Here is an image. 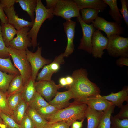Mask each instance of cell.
<instances>
[{"label": "cell", "mask_w": 128, "mask_h": 128, "mask_svg": "<svg viewBox=\"0 0 128 128\" xmlns=\"http://www.w3.org/2000/svg\"><path fill=\"white\" fill-rule=\"evenodd\" d=\"M88 75L87 70L83 68L73 72L72 76L73 82L68 87L73 93L74 102L85 104L89 97L100 95V88L89 79Z\"/></svg>", "instance_id": "1"}, {"label": "cell", "mask_w": 128, "mask_h": 128, "mask_svg": "<svg viewBox=\"0 0 128 128\" xmlns=\"http://www.w3.org/2000/svg\"><path fill=\"white\" fill-rule=\"evenodd\" d=\"M88 106L85 104L73 102L67 107L59 110L55 113L46 120L52 123L63 121L70 126L77 120L84 119Z\"/></svg>", "instance_id": "2"}, {"label": "cell", "mask_w": 128, "mask_h": 128, "mask_svg": "<svg viewBox=\"0 0 128 128\" xmlns=\"http://www.w3.org/2000/svg\"><path fill=\"white\" fill-rule=\"evenodd\" d=\"M54 9H47L41 0H37V5L35 10V18L33 26L29 31L28 35L31 40L33 50L37 45V36L41 26L46 19L50 20L53 18Z\"/></svg>", "instance_id": "3"}, {"label": "cell", "mask_w": 128, "mask_h": 128, "mask_svg": "<svg viewBox=\"0 0 128 128\" xmlns=\"http://www.w3.org/2000/svg\"><path fill=\"white\" fill-rule=\"evenodd\" d=\"M7 48L14 66L22 76L24 86L32 75L31 67L26 56V51L18 50L10 46Z\"/></svg>", "instance_id": "4"}, {"label": "cell", "mask_w": 128, "mask_h": 128, "mask_svg": "<svg viewBox=\"0 0 128 128\" xmlns=\"http://www.w3.org/2000/svg\"><path fill=\"white\" fill-rule=\"evenodd\" d=\"M106 50L108 54L114 57L128 58V37L113 35L108 38Z\"/></svg>", "instance_id": "5"}, {"label": "cell", "mask_w": 128, "mask_h": 128, "mask_svg": "<svg viewBox=\"0 0 128 128\" xmlns=\"http://www.w3.org/2000/svg\"><path fill=\"white\" fill-rule=\"evenodd\" d=\"M80 11L73 0H59L54 9L53 14L67 21L71 20L73 17H77L80 15Z\"/></svg>", "instance_id": "6"}, {"label": "cell", "mask_w": 128, "mask_h": 128, "mask_svg": "<svg viewBox=\"0 0 128 128\" xmlns=\"http://www.w3.org/2000/svg\"><path fill=\"white\" fill-rule=\"evenodd\" d=\"M42 47H39L38 44L37 49L35 52H33L28 49L26 50V56L31 67L32 78L34 81H35L39 70L51 62V60L46 59L42 57Z\"/></svg>", "instance_id": "7"}, {"label": "cell", "mask_w": 128, "mask_h": 128, "mask_svg": "<svg viewBox=\"0 0 128 128\" xmlns=\"http://www.w3.org/2000/svg\"><path fill=\"white\" fill-rule=\"evenodd\" d=\"M91 22L97 30L102 31L105 32L107 38L112 35H120L124 33V28L121 25L114 21H108L101 17L98 16Z\"/></svg>", "instance_id": "8"}, {"label": "cell", "mask_w": 128, "mask_h": 128, "mask_svg": "<svg viewBox=\"0 0 128 128\" xmlns=\"http://www.w3.org/2000/svg\"><path fill=\"white\" fill-rule=\"evenodd\" d=\"M77 20L80 24L82 31V36L78 49L86 51L90 54L92 53V39L96 28L92 23L87 24L82 20L80 15L77 17Z\"/></svg>", "instance_id": "9"}, {"label": "cell", "mask_w": 128, "mask_h": 128, "mask_svg": "<svg viewBox=\"0 0 128 128\" xmlns=\"http://www.w3.org/2000/svg\"><path fill=\"white\" fill-rule=\"evenodd\" d=\"M36 92L48 101H50L55 95L57 90L63 87L60 84L56 85L54 81H40L36 82Z\"/></svg>", "instance_id": "10"}, {"label": "cell", "mask_w": 128, "mask_h": 128, "mask_svg": "<svg viewBox=\"0 0 128 128\" xmlns=\"http://www.w3.org/2000/svg\"><path fill=\"white\" fill-rule=\"evenodd\" d=\"M30 30L29 27H26L17 30V36L10 41L9 46L23 51L32 46L31 39L28 36Z\"/></svg>", "instance_id": "11"}, {"label": "cell", "mask_w": 128, "mask_h": 128, "mask_svg": "<svg viewBox=\"0 0 128 128\" xmlns=\"http://www.w3.org/2000/svg\"><path fill=\"white\" fill-rule=\"evenodd\" d=\"M108 39L99 30L94 31L92 39V53L93 57L96 58H102L104 52V50L106 49Z\"/></svg>", "instance_id": "12"}, {"label": "cell", "mask_w": 128, "mask_h": 128, "mask_svg": "<svg viewBox=\"0 0 128 128\" xmlns=\"http://www.w3.org/2000/svg\"><path fill=\"white\" fill-rule=\"evenodd\" d=\"M3 8L7 17L8 23L12 25L17 30L26 27H32L34 21L30 22L19 18L16 14L14 6Z\"/></svg>", "instance_id": "13"}, {"label": "cell", "mask_w": 128, "mask_h": 128, "mask_svg": "<svg viewBox=\"0 0 128 128\" xmlns=\"http://www.w3.org/2000/svg\"><path fill=\"white\" fill-rule=\"evenodd\" d=\"M64 30L67 38V44L63 55L64 57H68L74 50L73 41L76 22L71 20L66 21L63 23Z\"/></svg>", "instance_id": "14"}, {"label": "cell", "mask_w": 128, "mask_h": 128, "mask_svg": "<svg viewBox=\"0 0 128 128\" xmlns=\"http://www.w3.org/2000/svg\"><path fill=\"white\" fill-rule=\"evenodd\" d=\"M55 96L52 100L49 102V104L59 110L69 106L71 103L69 102V100L74 98L73 93L69 89L64 92L57 91Z\"/></svg>", "instance_id": "15"}, {"label": "cell", "mask_w": 128, "mask_h": 128, "mask_svg": "<svg viewBox=\"0 0 128 128\" xmlns=\"http://www.w3.org/2000/svg\"><path fill=\"white\" fill-rule=\"evenodd\" d=\"M101 96L103 98L111 102L115 106L120 108L124 101L128 103V86L124 87L121 91L117 92H111L107 95Z\"/></svg>", "instance_id": "16"}, {"label": "cell", "mask_w": 128, "mask_h": 128, "mask_svg": "<svg viewBox=\"0 0 128 128\" xmlns=\"http://www.w3.org/2000/svg\"><path fill=\"white\" fill-rule=\"evenodd\" d=\"M100 95L89 97L85 104L91 109L99 111H104L113 105L110 101L103 98Z\"/></svg>", "instance_id": "17"}, {"label": "cell", "mask_w": 128, "mask_h": 128, "mask_svg": "<svg viewBox=\"0 0 128 128\" xmlns=\"http://www.w3.org/2000/svg\"><path fill=\"white\" fill-rule=\"evenodd\" d=\"M80 10L89 8L97 9L103 12L106 9L107 5L103 0H73Z\"/></svg>", "instance_id": "18"}, {"label": "cell", "mask_w": 128, "mask_h": 128, "mask_svg": "<svg viewBox=\"0 0 128 128\" xmlns=\"http://www.w3.org/2000/svg\"><path fill=\"white\" fill-rule=\"evenodd\" d=\"M104 112V111H98L88 107L85 115L87 121V128H96Z\"/></svg>", "instance_id": "19"}, {"label": "cell", "mask_w": 128, "mask_h": 128, "mask_svg": "<svg viewBox=\"0 0 128 128\" xmlns=\"http://www.w3.org/2000/svg\"><path fill=\"white\" fill-rule=\"evenodd\" d=\"M24 87L20 74L16 75L10 82L6 92L7 96L21 92Z\"/></svg>", "instance_id": "20"}, {"label": "cell", "mask_w": 128, "mask_h": 128, "mask_svg": "<svg viewBox=\"0 0 128 128\" xmlns=\"http://www.w3.org/2000/svg\"><path fill=\"white\" fill-rule=\"evenodd\" d=\"M109 7L110 9L109 14L114 22L120 25L123 23V18L118 8L117 0H103Z\"/></svg>", "instance_id": "21"}, {"label": "cell", "mask_w": 128, "mask_h": 128, "mask_svg": "<svg viewBox=\"0 0 128 128\" xmlns=\"http://www.w3.org/2000/svg\"><path fill=\"white\" fill-rule=\"evenodd\" d=\"M1 26L2 37L5 46L8 47L9 46L10 42L17 34V30L8 23L1 24Z\"/></svg>", "instance_id": "22"}, {"label": "cell", "mask_w": 128, "mask_h": 128, "mask_svg": "<svg viewBox=\"0 0 128 128\" xmlns=\"http://www.w3.org/2000/svg\"><path fill=\"white\" fill-rule=\"evenodd\" d=\"M26 113L33 123L36 128H43L47 122L46 119L35 109L28 107Z\"/></svg>", "instance_id": "23"}, {"label": "cell", "mask_w": 128, "mask_h": 128, "mask_svg": "<svg viewBox=\"0 0 128 128\" xmlns=\"http://www.w3.org/2000/svg\"><path fill=\"white\" fill-rule=\"evenodd\" d=\"M35 82V81L33 80L31 78L24 85L21 92L22 99L28 104L36 92Z\"/></svg>", "instance_id": "24"}, {"label": "cell", "mask_w": 128, "mask_h": 128, "mask_svg": "<svg viewBox=\"0 0 128 128\" xmlns=\"http://www.w3.org/2000/svg\"><path fill=\"white\" fill-rule=\"evenodd\" d=\"M37 0H16L22 9L26 11L30 17L32 21H34V13L36 7Z\"/></svg>", "instance_id": "25"}, {"label": "cell", "mask_w": 128, "mask_h": 128, "mask_svg": "<svg viewBox=\"0 0 128 128\" xmlns=\"http://www.w3.org/2000/svg\"><path fill=\"white\" fill-rule=\"evenodd\" d=\"M28 107V104L22 99L17 107L12 111V118L19 125L26 114Z\"/></svg>", "instance_id": "26"}, {"label": "cell", "mask_w": 128, "mask_h": 128, "mask_svg": "<svg viewBox=\"0 0 128 128\" xmlns=\"http://www.w3.org/2000/svg\"><path fill=\"white\" fill-rule=\"evenodd\" d=\"M81 14L80 15L82 21L85 23L89 24L94 21L98 16L99 10L97 9L87 8L80 10Z\"/></svg>", "instance_id": "27"}, {"label": "cell", "mask_w": 128, "mask_h": 128, "mask_svg": "<svg viewBox=\"0 0 128 128\" xmlns=\"http://www.w3.org/2000/svg\"><path fill=\"white\" fill-rule=\"evenodd\" d=\"M10 58H0V70L9 74H20L18 70L12 64Z\"/></svg>", "instance_id": "28"}, {"label": "cell", "mask_w": 128, "mask_h": 128, "mask_svg": "<svg viewBox=\"0 0 128 128\" xmlns=\"http://www.w3.org/2000/svg\"><path fill=\"white\" fill-rule=\"evenodd\" d=\"M115 106H111L104 111L100 122L96 128H111L110 118L114 112Z\"/></svg>", "instance_id": "29"}, {"label": "cell", "mask_w": 128, "mask_h": 128, "mask_svg": "<svg viewBox=\"0 0 128 128\" xmlns=\"http://www.w3.org/2000/svg\"><path fill=\"white\" fill-rule=\"evenodd\" d=\"M28 104V107L36 110L49 104L40 94L36 92L29 102Z\"/></svg>", "instance_id": "30"}, {"label": "cell", "mask_w": 128, "mask_h": 128, "mask_svg": "<svg viewBox=\"0 0 128 128\" xmlns=\"http://www.w3.org/2000/svg\"><path fill=\"white\" fill-rule=\"evenodd\" d=\"M16 75L8 74L0 70V91L6 93L10 82Z\"/></svg>", "instance_id": "31"}, {"label": "cell", "mask_w": 128, "mask_h": 128, "mask_svg": "<svg viewBox=\"0 0 128 128\" xmlns=\"http://www.w3.org/2000/svg\"><path fill=\"white\" fill-rule=\"evenodd\" d=\"M7 98L6 93L0 91V113H4L12 117L13 112L8 106Z\"/></svg>", "instance_id": "32"}, {"label": "cell", "mask_w": 128, "mask_h": 128, "mask_svg": "<svg viewBox=\"0 0 128 128\" xmlns=\"http://www.w3.org/2000/svg\"><path fill=\"white\" fill-rule=\"evenodd\" d=\"M54 73L50 70L49 64L44 66L41 70L37 75L36 80L40 81H50Z\"/></svg>", "instance_id": "33"}, {"label": "cell", "mask_w": 128, "mask_h": 128, "mask_svg": "<svg viewBox=\"0 0 128 128\" xmlns=\"http://www.w3.org/2000/svg\"><path fill=\"white\" fill-rule=\"evenodd\" d=\"M7 102L10 109L13 111L22 100L21 92L7 96Z\"/></svg>", "instance_id": "34"}, {"label": "cell", "mask_w": 128, "mask_h": 128, "mask_svg": "<svg viewBox=\"0 0 128 128\" xmlns=\"http://www.w3.org/2000/svg\"><path fill=\"white\" fill-rule=\"evenodd\" d=\"M59 110L55 107L49 104L45 107L41 108L36 110L45 119L55 113Z\"/></svg>", "instance_id": "35"}, {"label": "cell", "mask_w": 128, "mask_h": 128, "mask_svg": "<svg viewBox=\"0 0 128 128\" xmlns=\"http://www.w3.org/2000/svg\"><path fill=\"white\" fill-rule=\"evenodd\" d=\"M63 53L56 56L53 61L49 64L50 68L53 73H56L60 69V65L65 63Z\"/></svg>", "instance_id": "36"}, {"label": "cell", "mask_w": 128, "mask_h": 128, "mask_svg": "<svg viewBox=\"0 0 128 128\" xmlns=\"http://www.w3.org/2000/svg\"><path fill=\"white\" fill-rule=\"evenodd\" d=\"M111 128H128V118L119 119L111 115Z\"/></svg>", "instance_id": "37"}, {"label": "cell", "mask_w": 128, "mask_h": 128, "mask_svg": "<svg viewBox=\"0 0 128 128\" xmlns=\"http://www.w3.org/2000/svg\"><path fill=\"white\" fill-rule=\"evenodd\" d=\"M0 116L7 128H20L11 117L2 112L0 113Z\"/></svg>", "instance_id": "38"}, {"label": "cell", "mask_w": 128, "mask_h": 128, "mask_svg": "<svg viewBox=\"0 0 128 128\" xmlns=\"http://www.w3.org/2000/svg\"><path fill=\"white\" fill-rule=\"evenodd\" d=\"M10 57L5 46L2 35L1 26L0 24V58H6Z\"/></svg>", "instance_id": "39"}, {"label": "cell", "mask_w": 128, "mask_h": 128, "mask_svg": "<svg viewBox=\"0 0 128 128\" xmlns=\"http://www.w3.org/2000/svg\"><path fill=\"white\" fill-rule=\"evenodd\" d=\"M121 8L119 11L122 16L127 27H128V0H121Z\"/></svg>", "instance_id": "40"}, {"label": "cell", "mask_w": 128, "mask_h": 128, "mask_svg": "<svg viewBox=\"0 0 128 128\" xmlns=\"http://www.w3.org/2000/svg\"><path fill=\"white\" fill-rule=\"evenodd\" d=\"M70 126L65 122L60 121L50 123L47 122L43 128H69Z\"/></svg>", "instance_id": "41"}, {"label": "cell", "mask_w": 128, "mask_h": 128, "mask_svg": "<svg viewBox=\"0 0 128 128\" xmlns=\"http://www.w3.org/2000/svg\"><path fill=\"white\" fill-rule=\"evenodd\" d=\"M20 128H35V126L28 116L26 113L19 124Z\"/></svg>", "instance_id": "42"}, {"label": "cell", "mask_w": 128, "mask_h": 128, "mask_svg": "<svg viewBox=\"0 0 128 128\" xmlns=\"http://www.w3.org/2000/svg\"><path fill=\"white\" fill-rule=\"evenodd\" d=\"M120 108L119 112L114 116L120 119L128 118V103L123 105Z\"/></svg>", "instance_id": "43"}, {"label": "cell", "mask_w": 128, "mask_h": 128, "mask_svg": "<svg viewBox=\"0 0 128 128\" xmlns=\"http://www.w3.org/2000/svg\"><path fill=\"white\" fill-rule=\"evenodd\" d=\"M116 64L118 66L122 67L124 66H128V58L121 57L117 59Z\"/></svg>", "instance_id": "44"}, {"label": "cell", "mask_w": 128, "mask_h": 128, "mask_svg": "<svg viewBox=\"0 0 128 128\" xmlns=\"http://www.w3.org/2000/svg\"><path fill=\"white\" fill-rule=\"evenodd\" d=\"M16 0H1L0 3L3 8H9L13 6L15 3Z\"/></svg>", "instance_id": "45"}, {"label": "cell", "mask_w": 128, "mask_h": 128, "mask_svg": "<svg viewBox=\"0 0 128 128\" xmlns=\"http://www.w3.org/2000/svg\"><path fill=\"white\" fill-rule=\"evenodd\" d=\"M0 19L1 24L8 23V19L0 3Z\"/></svg>", "instance_id": "46"}, {"label": "cell", "mask_w": 128, "mask_h": 128, "mask_svg": "<svg viewBox=\"0 0 128 128\" xmlns=\"http://www.w3.org/2000/svg\"><path fill=\"white\" fill-rule=\"evenodd\" d=\"M59 0H46V8L48 9H54L55 7Z\"/></svg>", "instance_id": "47"}, {"label": "cell", "mask_w": 128, "mask_h": 128, "mask_svg": "<svg viewBox=\"0 0 128 128\" xmlns=\"http://www.w3.org/2000/svg\"><path fill=\"white\" fill-rule=\"evenodd\" d=\"M84 119H82L80 121H77L73 122L71 125V128H81L83 126V123Z\"/></svg>", "instance_id": "48"}, {"label": "cell", "mask_w": 128, "mask_h": 128, "mask_svg": "<svg viewBox=\"0 0 128 128\" xmlns=\"http://www.w3.org/2000/svg\"><path fill=\"white\" fill-rule=\"evenodd\" d=\"M65 78L67 84V87L71 85L73 83V79L71 76H67L65 77Z\"/></svg>", "instance_id": "49"}, {"label": "cell", "mask_w": 128, "mask_h": 128, "mask_svg": "<svg viewBox=\"0 0 128 128\" xmlns=\"http://www.w3.org/2000/svg\"><path fill=\"white\" fill-rule=\"evenodd\" d=\"M59 84L63 87L67 86V84L65 77H62L59 80Z\"/></svg>", "instance_id": "50"}, {"label": "cell", "mask_w": 128, "mask_h": 128, "mask_svg": "<svg viewBox=\"0 0 128 128\" xmlns=\"http://www.w3.org/2000/svg\"><path fill=\"white\" fill-rule=\"evenodd\" d=\"M0 128H6L4 124L2 119L0 116Z\"/></svg>", "instance_id": "51"}, {"label": "cell", "mask_w": 128, "mask_h": 128, "mask_svg": "<svg viewBox=\"0 0 128 128\" xmlns=\"http://www.w3.org/2000/svg\"></svg>", "instance_id": "52"}, {"label": "cell", "mask_w": 128, "mask_h": 128, "mask_svg": "<svg viewBox=\"0 0 128 128\" xmlns=\"http://www.w3.org/2000/svg\"></svg>", "instance_id": "53"}]
</instances>
